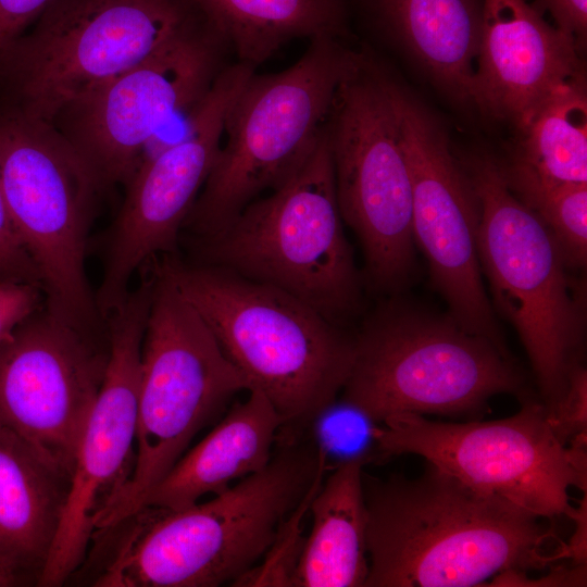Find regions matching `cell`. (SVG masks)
<instances>
[{
  "label": "cell",
  "mask_w": 587,
  "mask_h": 587,
  "mask_svg": "<svg viewBox=\"0 0 587 587\" xmlns=\"http://www.w3.org/2000/svg\"><path fill=\"white\" fill-rule=\"evenodd\" d=\"M227 48L204 18L146 60L65 104L50 124L102 189L126 185L160 129L205 97L226 66Z\"/></svg>",
  "instance_id": "cell-13"
},
{
  "label": "cell",
  "mask_w": 587,
  "mask_h": 587,
  "mask_svg": "<svg viewBox=\"0 0 587 587\" xmlns=\"http://www.w3.org/2000/svg\"><path fill=\"white\" fill-rule=\"evenodd\" d=\"M369 574L364 587L487 586L505 570L562 561L552 526L427 462L421 475L362 474Z\"/></svg>",
  "instance_id": "cell-1"
},
{
  "label": "cell",
  "mask_w": 587,
  "mask_h": 587,
  "mask_svg": "<svg viewBox=\"0 0 587 587\" xmlns=\"http://www.w3.org/2000/svg\"><path fill=\"white\" fill-rule=\"evenodd\" d=\"M0 282L27 283L42 289L40 272L10 218L0 186Z\"/></svg>",
  "instance_id": "cell-28"
},
{
  "label": "cell",
  "mask_w": 587,
  "mask_h": 587,
  "mask_svg": "<svg viewBox=\"0 0 587 587\" xmlns=\"http://www.w3.org/2000/svg\"><path fill=\"white\" fill-rule=\"evenodd\" d=\"M463 167L478 203V260L491 304L516 330L540 401L549 404L582 363L583 285L546 225L509 187L502 163L478 153Z\"/></svg>",
  "instance_id": "cell-6"
},
{
  "label": "cell",
  "mask_w": 587,
  "mask_h": 587,
  "mask_svg": "<svg viewBox=\"0 0 587 587\" xmlns=\"http://www.w3.org/2000/svg\"><path fill=\"white\" fill-rule=\"evenodd\" d=\"M237 61L254 68L296 38L340 39L342 0H196Z\"/></svg>",
  "instance_id": "cell-23"
},
{
  "label": "cell",
  "mask_w": 587,
  "mask_h": 587,
  "mask_svg": "<svg viewBox=\"0 0 587 587\" xmlns=\"http://www.w3.org/2000/svg\"><path fill=\"white\" fill-rule=\"evenodd\" d=\"M278 441V440H277ZM268 464L205 502L145 505L108 532L107 587H217L239 583L326 472L303 434L282 437Z\"/></svg>",
  "instance_id": "cell-2"
},
{
  "label": "cell",
  "mask_w": 587,
  "mask_h": 587,
  "mask_svg": "<svg viewBox=\"0 0 587 587\" xmlns=\"http://www.w3.org/2000/svg\"><path fill=\"white\" fill-rule=\"evenodd\" d=\"M587 564H573L566 566L555 563L549 567V573L539 578H530L526 572L505 570L494 576L487 586L502 587H582L587 584Z\"/></svg>",
  "instance_id": "cell-31"
},
{
  "label": "cell",
  "mask_w": 587,
  "mask_h": 587,
  "mask_svg": "<svg viewBox=\"0 0 587 587\" xmlns=\"http://www.w3.org/2000/svg\"><path fill=\"white\" fill-rule=\"evenodd\" d=\"M379 425L355 405L337 398L300 432L323 457L326 471H332L351 461L366 464L379 455L376 440Z\"/></svg>",
  "instance_id": "cell-26"
},
{
  "label": "cell",
  "mask_w": 587,
  "mask_h": 587,
  "mask_svg": "<svg viewBox=\"0 0 587 587\" xmlns=\"http://www.w3.org/2000/svg\"><path fill=\"white\" fill-rule=\"evenodd\" d=\"M211 329L249 390L261 391L300 432L338 398L354 336L290 294L223 267L158 261ZM248 390V391H249Z\"/></svg>",
  "instance_id": "cell-3"
},
{
  "label": "cell",
  "mask_w": 587,
  "mask_h": 587,
  "mask_svg": "<svg viewBox=\"0 0 587 587\" xmlns=\"http://www.w3.org/2000/svg\"><path fill=\"white\" fill-rule=\"evenodd\" d=\"M544 405L547 422L562 444L587 433V372L582 363L571 372L563 392Z\"/></svg>",
  "instance_id": "cell-27"
},
{
  "label": "cell",
  "mask_w": 587,
  "mask_h": 587,
  "mask_svg": "<svg viewBox=\"0 0 587 587\" xmlns=\"http://www.w3.org/2000/svg\"><path fill=\"white\" fill-rule=\"evenodd\" d=\"M108 361V336L83 333L43 304L0 341V426L71 478Z\"/></svg>",
  "instance_id": "cell-17"
},
{
  "label": "cell",
  "mask_w": 587,
  "mask_h": 587,
  "mask_svg": "<svg viewBox=\"0 0 587 587\" xmlns=\"http://www.w3.org/2000/svg\"><path fill=\"white\" fill-rule=\"evenodd\" d=\"M52 0H0V63Z\"/></svg>",
  "instance_id": "cell-30"
},
{
  "label": "cell",
  "mask_w": 587,
  "mask_h": 587,
  "mask_svg": "<svg viewBox=\"0 0 587 587\" xmlns=\"http://www.w3.org/2000/svg\"><path fill=\"white\" fill-rule=\"evenodd\" d=\"M579 50L525 0H483L474 104L523 128L553 93L584 80Z\"/></svg>",
  "instance_id": "cell-18"
},
{
  "label": "cell",
  "mask_w": 587,
  "mask_h": 587,
  "mask_svg": "<svg viewBox=\"0 0 587 587\" xmlns=\"http://www.w3.org/2000/svg\"><path fill=\"white\" fill-rule=\"evenodd\" d=\"M533 7L540 14L549 12L555 26L583 48L587 33V0H535Z\"/></svg>",
  "instance_id": "cell-32"
},
{
  "label": "cell",
  "mask_w": 587,
  "mask_h": 587,
  "mask_svg": "<svg viewBox=\"0 0 587 587\" xmlns=\"http://www.w3.org/2000/svg\"><path fill=\"white\" fill-rule=\"evenodd\" d=\"M326 135L341 217L367 276L379 290H399L414 265L411 175L389 76L362 54L337 90Z\"/></svg>",
  "instance_id": "cell-12"
},
{
  "label": "cell",
  "mask_w": 587,
  "mask_h": 587,
  "mask_svg": "<svg viewBox=\"0 0 587 587\" xmlns=\"http://www.w3.org/2000/svg\"><path fill=\"white\" fill-rule=\"evenodd\" d=\"M205 17L196 0H52L0 63V100L50 123Z\"/></svg>",
  "instance_id": "cell-10"
},
{
  "label": "cell",
  "mask_w": 587,
  "mask_h": 587,
  "mask_svg": "<svg viewBox=\"0 0 587 587\" xmlns=\"http://www.w3.org/2000/svg\"><path fill=\"white\" fill-rule=\"evenodd\" d=\"M22 577L13 569L0 562V587L15 586L23 580Z\"/></svg>",
  "instance_id": "cell-34"
},
{
  "label": "cell",
  "mask_w": 587,
  "mask_h": 587,
  "mask_svg": "<svg viewBox=\"0 0 587 587\" xmlns=\"http://www.w3.org/2000/svg\"><path fill=\"white\" fill-rule=\"evenodd\" d=\"M43 304L45 296L39 286L0 282V341Z\"/></svg>",
  "instance_id": "cell-29"
},
{
  "label": "cell",
  "mask_w": 587,
  "mask_h": 587,
  "mask_svg": "<svg viewBox=\"0 0 587 587\" xmlns=\"http://www.w3.org/2000/svg\"><path fill=\"white\" fill-rule=\"evenodd\" d=\"M360 54L317 37L288 68L248 78L224 118L225 143L185 223L196 238L223 228L288 182L316 147L337 90Z\"/></svg>",
  "instance_id": "cell-5"
},
{
  "label": "cell",
  "mask_w": 587,
  "mask_h": 587,
  "mask_svg": "<svg viewBox=\"0 0 587 587\" xmlns=\"http://www.w3.org/2000/svg\"><path fill=\"white\" fill-rule=\"evenodd\" d=\"M376 440L382 458L420 455L469 487L541 519L567 515L572 487L587 491V433L562 444L544 403L533 398L495 421L396 414L379 425Z\"/></svg>",
  "instance_id": "cell-11"
},
{
  "label": "cell",
  "mask_w": 587,
  "mask_h": 587,
  "mask_svg": "<svg viewBox=\"0 0 587 587\" xmlns=\"http://www.w3.org/2000/svg\"><path fill=\"white\" fill-rule=\"evenodd\" d=\"M283 417L251 389L197 445L187 450L149 494L145 505L180 509L263 470L273 455ZM143 505V507H145Z\"/></svg>",
  "instance_id": "cell-19"
},
{
  "label": "cell",
  "mask_w": 587,
  "mask_h": 587,
  "mask_svg": "<svg viewBox=\"0 0 587 587\" xmlns=\"http://www.w3.org/2000/svg\"><path fill=\"white\" fill-rule=\"evenodd\" d=\"M70 476L0 426V562L36 582L54 541Z\"/></svg>",
  "instance_id": "cell-20"
},
{
  "label": "cell",
  "mask_w": 587,
  "mask_h": 587,
  "mask_svg": "<svg viewBox=\"0 0 587 587\" xmlns=\"http://www.w3.org/2000/svg\"><path fill=\"white\" fill-rule=\"evenodd\" d=\"M342 224L325 126L288 182L196 238V263L277 287L345 327L361 303V277Z\"/></svg>",
  "instance_id": "cell-7"
},
{
  "label": "cell",
  "mask_w": 587,
  "mask_h": 587,
  "mask_svg": "<svg viewBox=\"0 0 587 587\" xmlns=\"http://www.w3.org/2000/svg\"><path fill=\"white\" fill-rule=\"evenodd\" d=\"M151 304L141 347L132 474L97 529L142 508L195 436L237 392L249 390L209 326L153 260Z\"/></svg>",
  "instance_id": "cell-8"
},
{
  "label": "cell",
  "mask_w": 587,
  "mask_h": 587,
  "mask_svg": "<svg viewBox=\"0 0 587 587\" xmlns=\"http://www.w3.org/2000/svg\"><path fill=\"white\" fill-rule=\"evenodd\" d=\"M353 336L340 398L376 423L400 413L477 420L497 395L532 398L507 345L466 329L448 313L391 300Z\"/></svg>",
  "instance_id": "cell-4"
},
{
  "label": "cell",
  "mask_w": 587,
  "mask_h": 587,
  "mask_svg": "<svg viewBox=\"0 0 587 587\" xmlns=\"http://www.w3.org/2000/svg\"><path fill=\"white\" fill-rule=\"evenodd\" d=\"M521 132L508 168L551 183L587 184L585 80L553 93Z\"/></svg>",
  "instance_id": "cell-24"
},
{
  "label": "cell",
  "mask_w": 587,
  "mask_h": 587,
  "mask_svg": "<svg viewBox=\"0 0 587 587\" xmlns=\"http://www.w3.org/2000/svg\"><path fill=\"white\" fill-rule=\"evenodd\" d=\"M586 491L577 507H572L567 517L574 521V533L560 547L562 560L573 564H587V496Z\"/></svg>",
  "instance_id": "cell-33"
},
{
  "label": "cell",
  "mask_w": 587,
  "mask_h": 587,
  "mask_svg": "<svg viewBox=\"0 0 587 587\" xmlns=\"http://www.w3.org/2000/svg\"><path fill=\"white\" fill-rule=\"evenodd\" d=\"M254 72L241 62L226 65L190 114L184 136L146 157L126 183L95 294L103 321L127 296L135 272L174 251L220 150L227 110Z\"/></svg>",
  "instance_id": "cell-15"
},
{
  "label": "cell",
  "mask_w": 587,
  "mask_h": 587,
  "mask_svg": "<svg viewBox=\"0 0 587 587\" xmlns=\"http://www.w3.org/2000/svg\"><path fill=\"white\" fill-rule=\"evenodd\" d=\"M0 186L40 272L47 310L83 333L104 337L86 273L87 236L102 188L50 123L1 100Z\"/></svg>",
  "instance_id": "cell-9"
},
{
  "label": "cell",
  "mask_w": 587,
  "mask_h": 587,
  "mask_svg": "<svg viewBox=\"0 0 587 587\" xmlns=\"http://www.w3.org/2000/svg\"><path fill=\"white\" fill-rule=\"evenodd\" d=\"M412 188V232L448 314L466 329L505 345L487 295L477 251L478 203L441 126L389 78Z\"/></svg>",
  "instance_id": "cell-16"
},
{
  "label": "cell",
  "mask_w": 587,
  "mask_h": 587,
  "mask_svg": "<svg viewBox=\"0 0 587 587\" xmlns=\"http://www.w3.org/2000/svg\"><path fill=\"white\" fill-rule=\"evenodd\" d=\"M153 282L148 271L104 320L107 372L78 442L61 522L37 579L40 586H61L82 567L101 514L132 474L141 347Z\"/></svg>",
  "instance_id": "cell-14"
},
{
  "label": "cell",
  "mask_w": 587,
  "mask_h": 587,
  "mask_svg": "<svg viewBox=\"0 0 587 587\" xmlns=\"http://www.w3.org/2000/svg\"><path fill=\"white\" fill-rule=\"evenodd\" d=\"M364 465L351 461L335 467L312 496V527L290 586L364 587L369 574Z\"/></svg>",
  "instance_id": "cell-21"
},
{
  "label": "cell",
  "mask_w": 587,
  "mask_h": 587,
  "mask_svg": "<svg viewBox=\"0 0 587 587\" xmlns=\"http://www.w3.org/2000/svg\"><path fill=\"white\" fill-rule=\"evenodd\" d=\"M509 187L546 225L572 270L587 259V184L551 183L502 164Z\"/></svg>",
  "instance_id": "cell-25"
},
{
  "label": "cell",
  "mask_w": 587,
  "mask_h": 587,
  "mask_svg": "<svg viewBox=\"0 0 587 587\" xmlns=\"http://www.w3.org/2000/svg\"><path fill=\"white\" fill-rule=\"evenodd\" d=\"M382 22L454 99L474 104L483 0H374Z\"/></svg>",
  "instance_id": "cell-22"
}]
</instances>
